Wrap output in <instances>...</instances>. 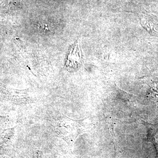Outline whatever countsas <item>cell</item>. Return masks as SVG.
<instances>
[{
	"instance_id": "obj_1",
	"label": "cell",
	"mask_w": 158,
	"mask_h": 158,
	"mask_svg": "<svg viewBox=\"0 0 158 158\" xmlns=\"http://www.w3.org/2000/svg\"><path fill=\"white\" fill-rule=\"evenodd\" d=\"M81 53L79 43H77L69 50L67 58V65L71 68L77 69L81 64Z\"/></svg>"
}]
</instances>
